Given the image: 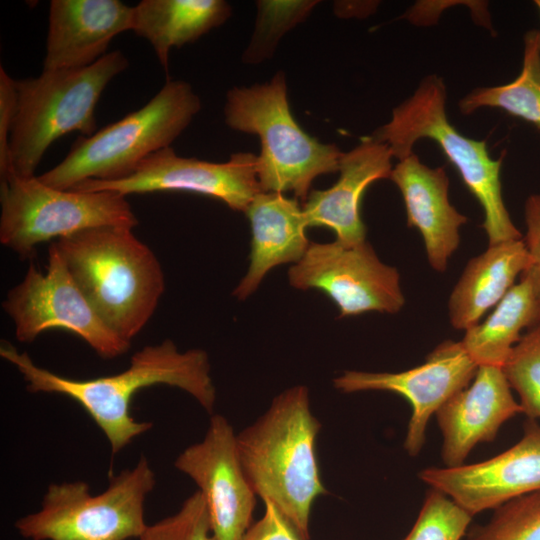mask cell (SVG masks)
Segmentation results:
<instances>
[{"label":"cell","instance_id":"1","mask_svg":"<svg viewBox=\"0 0 540 540\" xmlns=\"http://www.w3.org/2000/svg\"><path fill=\"white\" fill-rule=\"evenodd\" d=\"M0 355L15 366L31 393H55L77 402L107 438L113 454L149 431L151 422L136 421L130 412L134 395L146 387L168 385L189 393L212 415L216 389L207 353L202 349L180 352L172 340L136 351L122 372L87 380L57 375L36 365L27 352L2 341Z\"/></svg>","mask_w":540,"mask_h":540},{"label":"cell","instance_id":"2","mask_svg":"<svg viewBox=\"0 0 540 540\" xmlns=\"http://www.w3.org/2000/svg\"><path fill=\"white\" fill-rule=\"evenodd\" d=\"M320 428L308 388L297 385L281 392L237 435L241 464L255 494L270 502L301 540L310 538L313 502L327 493L315 453Z\"/></svg>","mask_w":540,"mask_h":540},{"label":"cell","instance_id":"3","mask_svg":"<svg viewBox=\"0 0 540 540\" xmlns=\"http://www.w3.org/2000/svg\"><path fill=\"white\" fill-rule=\"evenodd\" d=\"M104 323L131 343L165 290L154 252L123 226L88 228L53 242Z\"/></svg>","mask_w":540,"mask_h":540},{"label":"cell","instance_id":"4","mask_svg":"<svg viewBox=\"0 0 540 540\" xmlns=\"http://www.w3.org/2000/svg\"><path fill=\"white\" fill-rule=\"evenodd\" d=\"M200 108L189 83L167 80L140 109L91 136L78 137L65 158L38 178L63 190L87 180L126 178L148 156L170 147Z\"/></svg>","mask_w":540,"mask_h":540},{"label":"cell","instance_id":"5","mask_svg":"<svg viewBox=\"0 0 540 540\" xmlns=\"http://www.w3.org/2000/svg\"><path fill=\"white\" fill-rule=\"evenodd\" d=\"M371 137L387 144L392 156L399 160L410 155L422 138L437 142L483 208L482 226L488 246L522 239L502 196L500 168L504 155L492 159L485 140L468 138L449 122L446 87L441 77L426 76L415 92L393 109L391 120Z\"/></svg>","mask_w":540,"mask_h":540},{"label":"cell","instance_id":"6","mask_svg":"<svg viewBox=\"0 0 540 540\" xmlns=\"http://www.w3.org/2000/svg\"><path fill=\"white\" fill-rule=\"evenodd\" d=\"M128 65L126 56L117 50L86 67L43 70L37 77L16 81L10 175L36 176L45 152L63 135L75 131L83 136L94 134L95 109L100 96Z\"/></svg>","mask_w":540,"mask_h":540},{"label":"cell","instance_id":"7","mask_svg":"<svg viewBox=\"0 0 540 540\" xmlns=\"http://www.w3.org/2000/svg\"><path fill=\"white\" fill-rule=\"evenodd\" d=\"M224 114L229 127L260 139L256 175L262 192L291 191L304 203L317 176L339 170L342 152L312 138L295 121L281 72L270 82L228 91Z\"/></svg>","mask_w":540,"mask_h":540},{"label":"cell","instance_id":"8","mask_svg":"<svg viewBox=\"0 0 540 540\" xmlns=\"http://www.w3.org/2000/svg\"><path fill=\"white\" fill-rule=\"evenodd\" d=\"M156 476L141 455L133 468L110 477L108 487L91 494L84 481L50 484L37 512L19 518L15 528L31 540H128L148 526L144 503Z\"/></svg>","mask_w":540,"mask_h":540},{"label":"cell","instance_id":"9","mask_svg":"<svg viewBox=\"0 0 540 540\" xmlns=\"http://www.w3.org/2000/svg\"><path fill=\"white\" fill-rule=\"evenodd\" d=\"M0 242L20 258L38 245L99 226L134 228L139 221L126 196L48 186L38 176L10 175L0 181Z\"/></svg>","mask_w":540,"mask_h":540},{"label":"cell","instance_id":"10","mask_svg":"<svg viewBox=\"0 0 540 540\" xmlns=\"http://www.w3.org/2000/svg\"><path fill=\"white\" fill-rule=\"evenodd\" d=\"M2 307L22 343L33 342L47 330L62 329L80 337L103 359L117 358L131 345L100 318L53 242L46 272L31 262L23 280L7 293Z\"/></svg>","mask_w":540,"mask_h":540},{"label":"cell","instance_id":"11","mask_svg":"<svg viewBox=\"0 0 540 540\" xmlns=\"http://www.w3.org/2000/svg\"><path fill=\"white\" fill-rule=\"evenodd\" d=\"M300 290L317 289L335 302L339 317L365 312L397 313L405 303L400 275L383 263L367 242H311L288 272Z\"/></svg>","mask_w":540,"mask_h":540},{"label":"cell","instance_id":"12","mask_svg":"<svg viewBox=\"0 0 540 540\" xmlns=\"http://www.w3.org/2000/svg\"><path fill=\"white\" fill-rule=\"evenodd\" d=\"M72 190L113 191L124 196L166 191L194 192L218 199L232 210L242 212L262 192L256 175L255 155L236 153L227 162L213 163L179 156L171 146L148 156L126 178L87 180Z\"/></svg>","mask_w":540,"mask_h":540},{"label":"cell","instance_id":"13","mask_svg":"<svg viewBox=\"0 0 540 540\" xmlns=\"http://www.w3.org/2000/svg\"><path fill=\"white\" fill-rule=\"evenodd\" d=\"M174 466L199 487L216 540H242L250 528L256 494L241 464L237 435L228 420L212 414L202 441L190 445Z\"/></svg>","mask_w":540,"mask_h":540},{"label":"cell","instance_id":"14","mask_svg":"<svg viewBox=\"0 0 540 540\" xmlns=\"http://www.w3.org/2000/svg\"><path fill=\"white\" fill-rule=\"evenodd\" d=\"M477 369L461 342L447 340L423 364L412 369L397 373L346 371L333 380V385L344 393L388 391L407 399L412 415L404 448L409 455L416 456L424 445L429 418L468 386Z\"/></svg>","mask_w":540,"mask_h":540},{"label":"cell","instance_id":"15","mask_svg":"<svg viewBox=\"0 0 540 540\" xmlns=\"http://www.w3.org/2000/svg\"><path fill=\"white\" fill-rule=\"evenodd\" d=\"M420 479L474 516L540 490V426L524 425L519 442L488 460L420 471Z\"/></svg>","mask_w":540,"mask_h":540},{"label":"cell","instance_id":"16","mask_svg":"<svg viewBox=\"0 0 540 540\" xmlns=\"http://www.w3.org/2000/svg\"><path fill=\"white\" fill-rule=\"evenodd\" d=\"M501 367L479 366L471 386L453 395L437 412L447 467L463 465L481 442L494 440L500 426L523 409Z\"/></svg>","mask_w":540,"mask_h":540},{"label":"cell","instance_id":"17","mask_svg":"<svg viewBox=\"0 0 540 540\" xmlns=\"http://www.w3.org/2000/svg\"><path fill=\"white\" fill-rule=\"evenodd\" d=\"M133 6L119 0H52L43 70L92 65L112 39L131 30Z\"/></svg>","mask_w":540,"mask_h":540},{"label":"cell","instance_id":"18","mask_svg":"<svg viewBox=\"0 0 540 540\" xmlns=\"http://www.w3.org/2000/svg\"><path fill=\"white\" fill-rule=\"evenodd\" d=\"M392 157L388 145L371 136L349 152H342L337 182L326 190H312L302 205L307 227H328L335 232L336 240L345 244L366 241L361 200L370 184L390 179Z\"/></svg>","mask_w":540,"mask_h":540},{"label":"cell","instance_id":"19","mask_svg":"<svg viewBox=\"0 0 540 540\" xmlns=\"http://www.w3.org/2000/svg\"><path fill=\"white\" fill-rule=\"evenodd\" d=\"M390 179L402 194L407 225L417 228L422 236L429 264L444 272L459 246V228L467 222L449 201L444 168H430L412 152L399 160Z\"/></svg>","mask_w":540,"mask_h":540},{"label":"cell","instance_id":"20","mask_svg":"<svg viewBox=\"0 0 540 540\" xmlns=\"http://www.w3.org/2000/svg\"><path fill=\"white\" fill-rule=\"evenodd\" d=\"M245 213L251 227L250 264L233 290L238 300L253 294L274 267L297 263L311 243L305 234L307 225L302 206L295 197L260 192Z\"/></svg>","mask_w":540,"mask_h":540},{"label":"cell","instance_id":"21","mask_svg":"<svg viewBox=\"0 0 540 540\" xmlns=\"http://www.w3.org/2000/svg\"><path fill=\"white\" fill-rule=\"evenodd\" d=\"M531 266L523 239L489 245L466 265L448 302L451 325L467 330L496 306Z\"/></svg>","mask_w":540,"mask_h":540},{"label":"cell","instance_id":"22","mask_svg":"<svg viewBox=\"0 0 540 540\" xmlns=\"http://www.w3.org/2000/svg\"><path fill=\"white\" fill-rule=\"evenodd\" d=\"M230 15L223 0H142L133 6L131 31L151 44L167 71L172 48L196 41Z\"/></svg>","mask_w":540,"mask_h":540},{"label":"cell","instance_id":"23","mask_svg":"<svg viewBox=\"0 0 540 540\" xmlns=\"http://www.w3.org/2000/svg\"><path fill=\"white\" fill-rule=\"evenodd\" d=\"M492 313L465 330L460 341L468 356L479 366L503 367L521 332L540 322V298L532 280L522 274Z\"/></svg>","mask_w":540,"mask_h":540},{"label":"cell","instance_id":"24","mask_svg":"<svg viewBox=\"0 0 540 540\" xmlns=\"http://www.w3.org/2000/svg\"><path fill=\"white\" fill-rule=\"evenodd\" d=\"M483 107L502 109L540 129V31L525 35L522 70L514 81L476 88L459 102L464 115Z\"/></svg>","mask_w":540,"mask_h":540},{"label":"cell","instance_id":"25","mask_svg":"<svg viewBox=\"0 0 540 540\" xmlns=\"http://www.w3.org/2000/svg\"><path fill=\"white\" fill-rule=\"evenodd\" d=\"M317 1H258V17L243 60L257 63L269 58L289 29L307 17Z\"/></svg>","mask_w":540,"mask_h":540},{"label":"cell","instance_id":"26","mask_svg":"<svg viewBox=\"0 0 540 540\" xmlns=\"http://www.w3.org/2000/svg\"><path fill=\"white\" fill-rule=\"evenodd\" d=\"M502 369L523 413L540 418V322L522 336Z\"/></svg>","mask_w":540,"mask_h":540},{"label":"cell","instance_id":"27","mask_svg":"<svg viewBox=\"0 0 540 540\" xmlns=\"http://www.w3.org/2000/svg\"><path fill=\"white\" fill-rule=\"evenodd\" d=\"M467 540H540V490L496 508L489 522Z\"/></svg>","mask_w":540,"mask_h":540},{"label":"cell","instance_id":"28","mask_svg":"<svg viewBox=\"0 0 540 540\" xmlns=\"http://www.w3.org/2000/svg\"><path fill=\"white\" fill-rule=\"evenodd\" d=\"M472 517L447 495L432 488L403 540H460Z\"/></svg>","mask_w":540,"mask_h":540},{"label":"cell","instance_id":"29","mask_svg":"<svg viewBox=\"0 0 540 540\" xmlns=\"http://www.w3.org/2000/svg\"><path fill=\"white\" fill-rule=\"evenodd\" d=\"M139 540H216L206 502L197 490L173 515L148 525Z\"/></svg>","mask_w":540,"mask_h":540},{"label":"cell","instance_id":"30","mask_svg":"<svg viewBox=\"0 0 540 540\" xmlns=\"http://www.w3.org/2000/svg\"><path fill=\"white\" fill-rule=\"evenodd\" d=\"M17 109L16 80L0 67V177L11 174L10 137Z\"/></svg>","mask_w":540,"mask_h":540},{"label":"cell","instance_id":"31","mask_svg":"<svg viewBox=\"0 0 540 540\" xmlns=\"http://www.w3.org/2000/svg\"><path fill=\"white\" fill-rule=\"evenodd\" d=\"M526 235L523 239L531 259V266L524 274L533 282L540 298V195H530L525 203Z\"/></svg>","mask_w":540,"mask_h":540},{"label":"cell","instance_id":"32","mask_svg":"<svg viewBox=\"0 0 540 540\" xmlns=\"http://www.w3.org/2000/svg\"><path fill=\"white\" fill-rule=\"evenodd\" d=\"M264 504L263 517L247 530L242 540H301L270 502Z\"/></svg>","mask_w":540,"mask_h":540},{"label":"cell","instance_id":"33","mask_svg":"<svg viewBox=\"0 0 540 540\" xmlns=\"http://www.w3.org/2000/svg\"><path fill=\"white\" fill-rule=\"evenodd\" d=\"M535 4H536V6L538 7V9H539V11H540V0H536V1H535Z\"/></svg>","mask_w":540,"mask_h":540}]
</instances>
